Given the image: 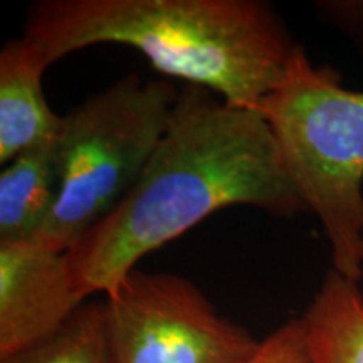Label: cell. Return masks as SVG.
Returning <instances> with one entry per match:
<instances>
[{
  "mask_svg": "<svg viewBox=\"0 0 363 363\" xmlns=\"http://www.w3.org/2000/svg\"><path fill=\"white\" fill-rule=\"evenodd\" d=\"M234 206L284 219L310 212L264 118L185 84L136 184L66 252L76 291L111 293L147 254Z\"/></svg>",
  "mask_w": 363,
  "mask_h": 363,
  "instance_id": "6da1fadb",
  "label": "cell"
},
{
  "mask_svg": "<svg viewBox=\"0 0 363 363\" xmlns=\"http://www.w3.org/2000/svg\"><path fill=\"white\" fill-rule=\"evenodd\" d=\"M22 39L48 66L98 44L133 48L163 74L246 110L283 81L299 49L262 0H38Z\"/></svg>",
  "mask_w": 363,
  "mask_h": 363,
  "instance_id": "7a4b0ae2",
  "label": "cell"
},
{
  "mask_svg": "<svg viewBox=\"0 0 363 363\" xmlns=\"http://www.w3.org/2000/svg\"><path fill=\"white\" fill-rule=\"evenodd\" d=\"M284 169L318 216L333 269L363 274V91L345 88L328 66L299 45L283 81L257 104Z\"/></svg>",
  "mask_w": 363,
  "mask_h": 363,
  "instance_id": "3957f363",
  "label": "cell"
},
{
  "mask_svg": "<svg viewBox=\"0 0 363 363\" xmlns=\"http://www.w3.org/2000/svg\"><path fill=\"white\" fill-rule=\"evenodd\" d=\"M179 93L167 81L131 74L62 115L57 202L35 240L66 254L123 201L160 143Z\"/></svg>",
  "mask_w": 363,
  "mask_h": 363,
  "instance_id": "277c9868",
  "label": "cell"
},
{
  "mask_svg": "<svg viewBox=\"0 0 363 363\" xmlns=\"http://www.w3.org/2000/svg\"><path fill=\"white\" fill-rule=\"evenodd\" d=\"M104 303L111 363H242L259 345L172 272L135 267Z\"/></svg>",
  "mask_w": 363,
  "mask_h": 363,
  "instance_id": "5b68a950",
  "label": "cell"
},
{
  "mask_svg": "<svg viewBox=\"0 0 363 363\" xmlns=\"http://www.w3.org/2000/svg\"><path fill=\"white\" fill-rule=\"evenodd\" d=\"M86 301L66 254L35 239L0 244V357L51 335Z\"/></svg>",
  "mask_w": 363,
  "mask_h": 363,
  "instance_id": "8992f818",
  "label": "cell"
},
{
  "mask_svg": "<svg viewBox=\"0 0 363 363\" xmlns=\"http://www.w3.org/2000/svg\"><path fill=\"white\" fill-rule=\"evenodd\" d=\"M43 56L24 39L9 40L0 51V163L57 138L62 116L43 93L48 69Z\"/></svg>",
  "mask_w": 363,
  "mask_h": 363,
  "instance_id": "52a82bcc",
  "label": "cell"
},
{
  "mask_svg": "<svg viewBox=\"0 0 363 363\" xmlns=\"http://www.w3.org/2000/svg\"><path fill=\"white\" fill-rule=\"evenodd\" d=\"M56 140L2 165L0 244L34 239L51 216L59 195Z\"/></svg>",
  "mask_w": 363,
  "mask_h": 363,
  "instance_id": "ba28073f",
  "label": "cell"
},
{
  "mask_svg": "<svg viewBox=\"0 0 363 363\" xmlns=\"http://www.w3.org/2000/svg\"><path fill=\"white\" fill-rule=\"evenodd\" d=\"M315 363H363V294L357 281L335 271L303 315Z\"/></svg>",
  "mask_w": 363,
  "mask_h": 363,
  "instance_id": "9c48e42d",
  "label": "cell"
},
{
  "mask_svg": "<svg viewBox=\"0 0 363 363\" xmlns=\"http://www.w3.org/2000/svg\"><path fill=\"white\" fill-rule=\"evenodd\" d=\"M0 363H111L106 303H83L56 331Z\"/></svg>",
  "mask_w": 363,
  "mask_h": 363,
  "instance_id": "30bf717a",
  "label": "cell"
},
{
  "mask_svg": "<svg viewBox=\"0 0 363 363\" xmlns=\"http://www.w3.org/2000/svg\"><path fill=\"white\" fill-rule=\"evenodd\" d=\"M242 363H315L303 316L291 318L267 335Z\"/></svg>",
  "mask_w": 363,
  "mask_h": 363,
  "instance_id": "8fae6325",
  "label": "cell"
},
{
  "mask_svg": "<svg viewBox=\"0 0 363 363\" xmlns=\"http://www.w3.org/2000/svg\"><path fill=\"white\" fill-rule=\"evenodd\" d=\"M316 11L363 49V0H326L316 4Z\"/></svg>",
  "mask_w": 363,
  "mask_h": 363,
  "instance_id": "7c38bea8",
  "label": "cell"
},
{
  "mask_svg": "<svg viewBox=\"0 0 363 363\" xmlns=\"http://www.w3.org/2000/svg\"><path fill=\"white\" fill-rule=\"evenodd\" d=\"M362 259H363V249H362Z\"/></svg>",
  "mask_w": 363,
  "mask_h": 363,
  "instance_id": "4fadbf2b",
  "label": "cell"
}]
</instances>
